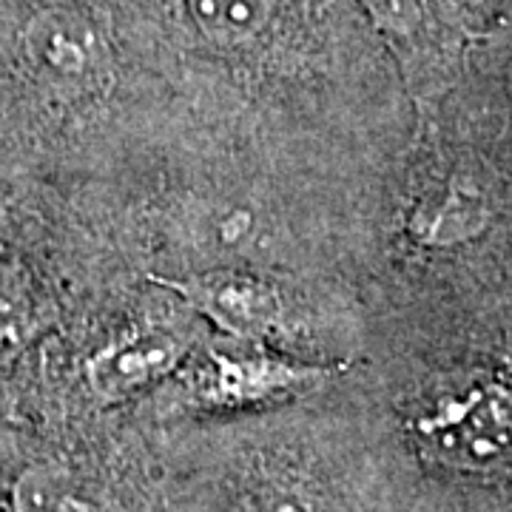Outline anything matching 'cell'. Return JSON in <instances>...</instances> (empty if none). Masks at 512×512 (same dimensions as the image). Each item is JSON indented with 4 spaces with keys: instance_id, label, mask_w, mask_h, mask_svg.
<instances>
[{
    "instance_id": "obj_1",
    "label": "cell",
    "mask_w": 512,
    "mask_h": 512,
    "mask_svg": "<svg viewBox=\"0 0 512 512\" xmlns=\"http://www.w3.org/2000/svg\"><path fill=\"white\" fill-rule=\"evenodd\" d=\"M157 282L237 342H265L285 325V299L262 271L205 268Z\"/></svg>"
},
{
    "instance_id": "obj_2",
    "label": "cell",
    "mask_w": 512,
    "mask_h": 512,
    "mask_svg": "<svg viewBox=\"0 0 512 512\" xmlns=\"http://www.w3.org/2000/svg\"><path fill=\"white\" fill-rule=\"evenodd\" d=\"M20 52L40 83L63 94H92L109 77V46L89 15L55 6L23 26Z\"/></svg>"
},
{
    "instance_id": "obj_3",
    "label": "cell",
    "mask_w": 512,
    "mask_h": 512,
    "mask_svg": "<svg viewBox=\"0 0 512 512\" xmlns=\"http://www.w3.org/2000/svg\"><path fill=\"white\" fill-rule=\"evenodd\" d=\"M245 348L214 350L202 370V402L214 407H254L288 399L316 387L330 376V367L302 365L282 359L268 350L256 348V342H242Z\"/></svg>"
},
{
    "instance_id": "obj_4",
    "label": "cell",
    "mask_w": 512,
    "mask_h": 512,
    "mask_svg": "<svg viewBox=\"0 0 512 512\" xmlns=\"http://www.w3.org/2000/svg\"><path fill=\"white\" fill-rule=\"evenodd\" d=\"M180 234L188 251L205 259L211 268L256 271L274 259V228L254 208L237 202L197 200L180 214Z\"/></svg>"
},
{
    "instance_id": "obj_5",
    "label": "cell",
    "mask_w": 512,
    "mask_h": 512,
    "mask_svg": "<svg viewBox=\"0 0 512 512\" xmlns=\"http://www.w3.org/2000/svg\"><path fill=\"white\" fill-rule=\"evenodd\" d=\"M183 336L160 328H143L123 333L120 339L100 348L89 362V382L94 393L106 402L128 399L143 393L151 384L180 365L185 356Z\"/></svg>"
},
{
    "instance_id": "obj_6",
    "label": "cell",
    "mask_w": 512,
    "mask_h": 512,
    "mask_svg": "<svg viewBox=\"0 0 512 512\" xmlns=\"http://www.w3.org/2000/svg\"><path fill=\"white\" fill-rule=\"evenodd\" d=\"M12 512H106L92 484L60 464H37L12 484Z\"/></svg>"
},
{
    "instance_id": "obj_7",
    "label": "cell",
    "mask_w": 512,
    "mask_h": 512,
    "mask_svg": "<svg viewBox=\"0 0 512 512\" xmlns=\"http://www.w3.org/2000/svg\"><path fill=\"white\" fill-rule=\"evenodd\" d=\"M188 18L214 43H245L274 15V0H185Z\"/></svg>"
},
{
    "instance_id": "obj_8",
    "label": "cell",
    "mask_w": 512,
    "mask_h": 512,
    "mask_svg": "<svg viewBox=\"0 0 512 512\" xmlns=\"http://www.w3.org/2000/svg\"><path fill=\"white\" fill-rule=\"evenodd\" d=\"M487 222V205L470 188H450L441 200L424 205L416 217V231L427 242H458L473 237Z\"/></svg>"
},
{
    "instance_id": "obj_9",
    "label": "cell",
    "mask_w": 512,
    "mask_h": 512,
    "mask_svg": "<svg viewBox=\"0 0 512 512\" xmlns=\"http://www.w3.org/2000/svg\"><path fill=\"white\" fill-rule=\"evenodd\" d=\"M32 336V311L6 279H0V362L12 359Z\"/></svg>"
}]
</instances>
